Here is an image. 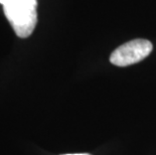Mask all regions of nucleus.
<instances>
[{
	"label": "nucleus",
	"instance_id": "f257e3e1",
	"mask_svg": "<svg viewBox=\"0 0 156 155\" xmlns=\"http://www.w3.org/2000/svg\"><path fill=\"white\" fill-rule=\"evenodd\" d=\"M37 0H12L3 6L5 17L18 37L26 38L34 32L37 22Z\"/></svg>",
	"mask_w": 156,
	"mask_h": 155
},
{
	"label": "nucleus",
	"instance_id": "7ed1b4c3",
	"mask_svg": "<svg viewBox=\"0 0 156 155\" xmlns=\"http://www.w3.org/2000/svg\"><path fill=\"white\" fill-rule=\"evenodd\" d=\"M62 155H91L88 153H72V154H62Z\"/></svg>",
	"mask_w": 156,
	"mask_h": 155
},
{
	"label": "nucleus",
	"instance_id": "f03ea898",
	"mask_svg": "<svg viewBox=\"0 0 156 155\" xmlns=\"http://www.w3.org/2000/svg\"><path fill=\"white\" fill-rule=\"evenodd\" d=\"M152 48L153 45L147 39H134L116 48L110 55V62L117 67L137 64L150 55Z\"/></svg>",
	"mask_w": 156,
	"mask_h": 155
},
{
	"label": "nucleus",
	"instance_id": "20e7f679",
	"mask_svg": "<svg viewBox=\"0 0 156 155\" xmlns=\"http://www.w3.org/2000/svg\"><path fill=\"white\" fill-rule=\"evenodd\" d=\"M11 1H12V0H10V1H9V2H11ZM9 2H8V3H9ZM8 3H7V4H8ZM5 5H6V4H5ZM3 6H4V5H3Z\"/></svg>",
	"mask_w": 156,
	"mask_h": 155
}]
</instances>
